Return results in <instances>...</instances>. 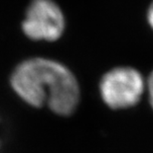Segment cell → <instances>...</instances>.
<instances>
[{"label":"cell","instance_id":"obj_1","mask_svg":"<svg viewBox=\"0 0 153 153\" xmlns=\"http://www.w3.org/2000/svg\"><path fill=\"white\" fill-rule=\"evenodd\" d=\"M19 98L34 108L47 107L58 116H71L80 102V86L73 72L57 60L32 57L20 62L10 76Z\"/></svg>","mask_w":153,"mask_h":153},{"label":"cell","instance_id":"obj_2","mask_svg":"<svg viewBox=\"0 0 153 153\" xmlns=\"http://www.w3.org/2000/svg\"><path fill=\"white\" fill-rule=\"evenodd\" d=\"M146 90V82L132 67H115L102 77L99 93L112 109H126L139 102Z\"/></svg>","mask_w":153,"mask_h":153},{"label":"cell","instance_id":"obj_3","mask_svg":"<svg viewBox=\"0 0 153 153\" xmlns=\"http://www.w3.org/2000/svg\"><path fill=\"white\" fill-rule=\"evenodd\" d=\"M23 33L31 40L55 42L65 30V18L53 0H33L22 23Z\"/></svg>","mask_w":153,"mask_h":153},{"label":"cell","instance_id":"obj_4","mask_svg":"<svg viewBox=\"0 0 153 153\" xmlns=\"http://www.w3.org/2000/svg\"><path fill=\"white\" fill-rule=\"evenodd\" d=\"M146 91L148 93L149 102H150V105L153 109V71L150 73L147 81H146Z\"/></svg>","mask_w":153,"mask_h":153},{"label":"cell","instance_id":"obj_5","mask_svg":"<svg viewBox=\"0 0 153 153\" xmlns=\"http://www.w3.org/2000/svg\"><path fill=\"white\" fill-rule=\"evenodd\" d=\"M147 21L150 25V27L153 29V2L149 6V9L147 11Z\"/></svg>","mask_w":153,"mask_h":153}]
</instances>
